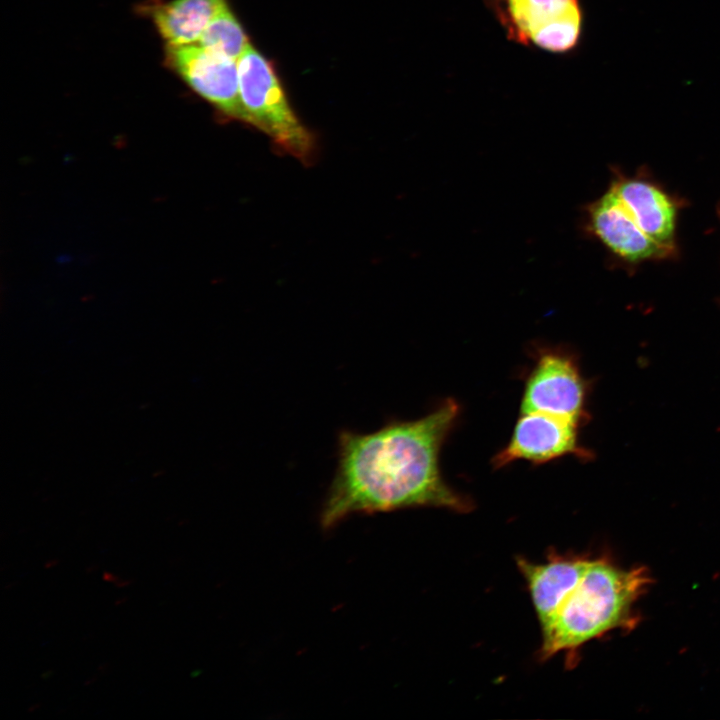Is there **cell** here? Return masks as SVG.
Listing matches in <instances>:
<instances>
[{"label": "cell", "instance_id": "6da1fadb", "mask_svg": "<svg viewBox=\"0 0 720 720\" xmlns=\"http://www.w3.org/2000/svg\"><path fill=\"white\" fill-rule=\"evenodd\" d=\"M460 408L455 399L446 398L418 419L391 420L368 433L340 431L321 527L331 529L354 514L406 508L470 511L472 501L447 484L439 460Z\"/></svg>", "mask_w": 720, "mask_h": 720}, {"label": "cell", "instance_id": "7a4b0ae2", "mask_svg": "<svg viewBox=\"0 0 720 720\" xmlns=\"http://www.w3.org/2000/svg\"><path fill=\"white\" fill-rule=\"evenodd\" d=\"M541 628L540 657L575 652L618 627L649 583L644 568L623 570L600 559L551 553L517 560Z\"/></svg>", "mask_w": 720, "mask_h": 720}, {"label": "cell", "instance_id": "3957f363", "mask_svg": "<svg viewBox=\"0 0 720 720\" xmlns=\"http://www.w3.org/2000/svg\"><path fill=\"white\" fill-rule=\"evenodd\" d=\"M239 93L250 124L282 151L309 163L315 154L311 132L292 110L271 63L249 44L237 60Z\"/></svg>", "mask_w": 720, "mask_h": 720}, {"label": "cell", "instance_id": "277c9868", "mask_svg": "<svg viewBox=\"0 0 720 720\" xmlns=\"http://www.w3.org/2000/svg\"><path fill=\"white\" fill-rule=\"evenodd\" d=\"M513 42L562 53L579 42L583 11L579 0H485Z\"/></svg>", "mask_w": 720, "mask_h": 720}, {"label": "cell", "instance_id": "5b68a950", "mask_svg": "<svg viewBox=\"0 0 720 720\" xmlns=\"http://www.w3.org/2000/svg\"><path fill=\"white\" fill-rule=\"evenodd\" d=\"M520 413L542 412L578 425L585 418L586 383L567 347L534 345Z\"/></svg>", "mask_w": 720, "mask_h": 720}, {"label": "cell", "instance_id": "8992f818", "mask_svg": "<svg viewBox=\"0 0 720 720\" xmlns=\"http://www.w3.org/2000/svg\"><path fill=\"white\" fill-rule=\"evenodd\" d=\"M166 61L195 92L223 114L250 124L239 93L237 61L199 44L167 45Z\"/></svg>", "mask_w": 720, "mask_h": 720}, {"label": "cell", "instance_id": "52a82bcc", "mask_svg": "<svg viewBox=\"0 0 720 720\" xmlns=\"http://www.w3.org/2000/svg\"><path fill=\"white\" fill-rule=\"evenodd\" d=\"M579 425L542 412L521 413L508 443L492 458L494 469L517 461L544 464L564 456H585L578 440Z\"/></svg>", "mask_w": 720, "mask_h": 720}, {"label": "cell", "instance_id": "ba28073f", "mask_svg": "<svg viewBox=\"0 0 720 720\" xmlns=\"http://www.w3.org/2000/svg\"><path fill=\"white\" fill-rule=\"evenodd\" d=\"M594 234L613 252L630 261L664 256L671 249L646 234L609 189L589 209Z\"/></svg>", "mask_w": 720, "mask_h": 720}, {"label": "cell", "instance_id": "9c48e42d", "mask_svg": "<svg viewBox=\"0 0 720 720\" xmlns=\"http://www.w3.org/2000/svg\"><path fill=\"white\" fill-rule=\"evenodd\" d=\"M610 189L646 234L661 244L671 246L675 208L665 193L641 180H623Z\"/></svg>", "mask_w": 720, "mask_h": 720}, {"label": "cell", "instance_id": "30bf717a", "mask_svg": "<svg viewBox=\"0 0 720 720\" xmlns=\"http://www.w3.org/2000/svg\"><path fill=\"white\" fill-rule=\"evenodd\" d=\"M225 0H170L148 7L149 15L167 45L196 44Z\"/></svg>", "mask_w": 720, "mask_h": 720}, {"label": "cell", "instance_id": "8fae6325", "mask_svg": "<svg viewBox=\"0 0 720 720\" xmlns=\"http://www.w3.org/2000/svg\"><path fill=\"white\" fill-rule=\"evenodd\" d=\"M196 44L237 61L250 43L226 5L212 18Z\"/></svg>", "mask_w": 720, "mask_h": 720}, {"label": "cell", "instance_id": "7c38bea8", "mask_svg": "<svg viewBox=\"0 0 720 720\" xmlns=\"http://www.w3.org/2000/svg\"><path fill=\"white\" fill-rule=\"evenodd\" d=\"M120 578H121V576L116 575V574H114V573H112V572H109V571L103 572V575H102V579H103L104 581H106V582H111V583H114V584H115Z\"/></svg>", "mask_w": 720, "mask_h": 720}, {"label": "cell", "instance_id": "4fadbf2b", "mask_svg": "<svg viewBox=\"0 0 720 720\" xmlns=\"http://www.w3.org/2000/svg\"><path fill=\"white\" fill-rule=\"evenodd\" d=\"M134 583V579H123L122 577L115 583L117 588H126Z\"/></svg>", "mask_w": 720, "mask_h": 720}, {"label": "cell", "instance_id": "5bb4252c", "mask_svg": "<svg viewBox=\"0 0 720 720\" xmlns=\"http://www.w3.org/2000/svg\"><path fill=\"white\" fill-rule=\"evenodd\" d=\"M59 564V559H50L44 564V568L50 569Z\"/></svg>", "mask_w": 720, "mask_h": 720}, {"label": "cell", "instance_id": "9a60e30c", "mask_svg": "<svg viewBox=\"0 0 720 720\" xmlns=\"http://www.w3.org/2000/svg\"><path fill=\"white\" fill-rule=\"evenodd\" d=\"M108 669H109V664H108V663H101V664L99 665V667H98L97 670H98L99 673L104 674V673L107 672Z\"/></svg>", "mask_w": 720, "mask_h": 720}, {"label": "cell", "instance_id": "2e32d148", "mask_svg": "<svg viewBox=\"0 0 720 720\" xmlns=\"http://www.w3.org/2000/svg\"><path fill=\"white\" fill-rule=\"evenodd\" d=\"M97 569H98V565H97V564H91V565H89L88 567H86L85 572H86L87 574H91V573L95 572Z\"/></svg>", "mask_w": 720, "mask_h": 720}, {"label": "cell", "instance_id": "e0dca14e", "mask_svg": "<svg viewBox=\"0 0 720 720\" xmlns=\"http://www.w3.org/2000/svg\"><path fill=\"white\" fill-rule=\"evenodd\" d=\"M127 600H128V597L124 596V597L118 598L114 604H115V606H120V605L126 603Z\"/></svg>", "mask_w": 720, "mask_h": 720}, {"label": "cell", "instance_id": "ac0fdd59", "mask_svg": "<svg viewBox=\"0 0 720 720\" xmlns=\"http://www.w3.org/2000/svg\"><path fill=\"white\" fill-rule=\"evenodd\" d=\"M97 678H98V677H97L96 675H94V676H92L91 678L87 679V680L84 682V686H89V685L93 684L94 682H96Z\"/></svg>", "mask_w": 720, "mask_h": 720}, {"label": "cell", "instance_id": "d6986e66", "mask_svg": "<svg viewBox=\"0 0 720 720\" xmlns=\"http://www.w3.org/2000/svg\"><path fill=\"white\" fill-rule=\"evenodd\" d=\"M40 707H41V704H40V703L32 704V705L29 706V708L27 709V712H29V713L34 712L36 709H38V708H40Z\"/></svg>", "mask_w": 720, "mask_h": 720}, {"label": "cell", "instance_id": "ffe728a7", "mask_svg": "<svg viewBox=\"0 0 720 720\" xmlns=\"http://www.w3.org/2000/svg\"><path fill=\"white\" fill-rule=\"evenodd\" d=\"M53 673H54L53 670H48V671H46L45 673H43V674L41 675V677H42L43 679H46L47 677L49 678Z\"/></svg>", "mask_w": 720, "mask_h": 720}, {"label": "cell", "instance_id": "44dd1931", "mask_svg": "<svg viewBox=\"0 0 720 720\" xmlns=\"http://www.w3.org/2000/svg\"><path fill=\"white\" fill-rule=\"evenodd\" d=\"M17 584H18L17 582H12V583L6 584L4 589L5 590L11 589L12 587L16 586Z\"/></svg>", "mask_w": 720, "mask_h": 720}]
</instances>
